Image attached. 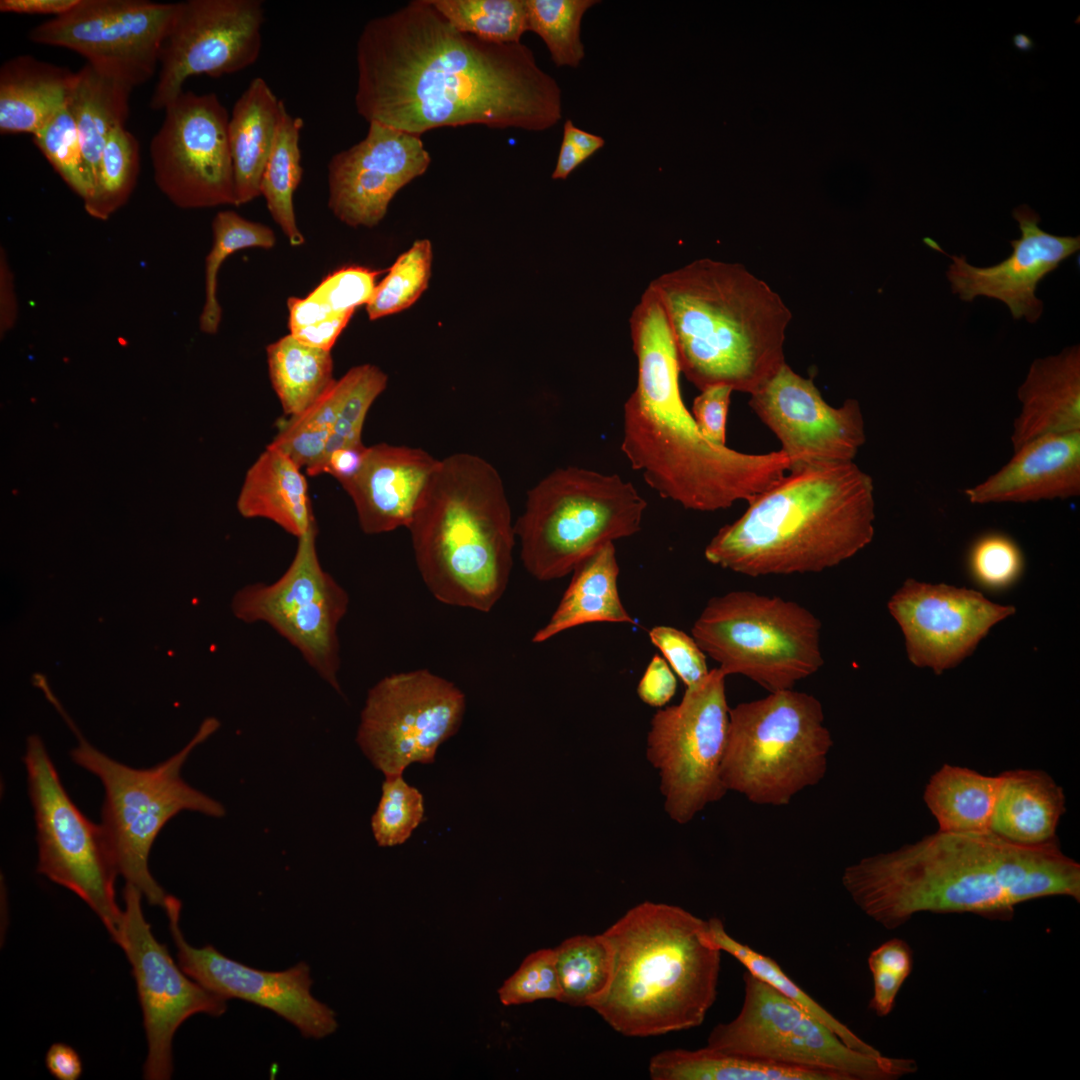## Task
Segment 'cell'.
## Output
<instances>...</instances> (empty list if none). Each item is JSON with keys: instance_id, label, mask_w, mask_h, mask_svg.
Here are the masks:
<instances>
[{"instance_id": "cell-58", "label": "cell", "mask_w": 1080, "mask_h": 1080, "mask_svg": "<svg viewBox=\"0 0 1080 1080\" xmlns=\"http://www.w3.org/2000/svg\"><path fill=\"white\" fill-rule=\"evenodd\" d=\"M287 305L289 310L290 332L341 315L334 312L326 303L312 296L310 293L305 298H289Z\"/></svg>"}, {"instance_id": "cell-64", "label": "cell", "mask_w": 1080, "mask_h": 1080, "mask_svg": "<svg viewBox=\"0 0 1080 1080\" xmlns=\"http://www.w3.org/2000/svg\"><path fill=\"white\" fill-rule=\"evenodd\" d=\"M1014 46L1021 51H1030L1034 47L1032 39L1022 33L1016 34L1013 37Z\"/></svg>"}, {"instance_id": "cell-41", "label": "cell", "mask_w": 1080, "mask_h": 1080, "mask_svg": "<svg viewBox=\"0 0 1080 1080\" xmlns=\"http://www.w3.org/2000/svg\"><path fill=\"white\" fill-rule=\"evenodd\" d=\"M352 379L349 370L303 412L280 418L269 446L289 456L300 468L310 469L323 456Z\"/></svg>"}, {"instance_id": "cell-31", "label": "cell", "mask_w": 1080, "mask_h": 1080, "mask_svg": "<svg viewBox=\"0 0 1080 1080\" xmlns=\"http://www.w3.org/2000/svg\"><path fill=\"white\" fill-rule=\"evenodd\" d=\"M236 505L244 518L270 520L297 539L317 525L301 468L269 445L247 470Z\"/></svg>"}, {"instance_id": "cell-42", "label": "cell", "mask_w": 1080, "mask_h": 1080, "mask_svg": "<svg viewBox=\"0 0 1080 1080\" xmlns=\"http://www.w3.org/2000/svg\"><path fill=\"white\" fill-rule=\"evenodd\" d=\"M275 242L274 232L262 223L247 220L231 210L215 215L212 220V245L205 258L204 304L199 317V327L203 333L215 334L221 323L217 277L225 259L241 249H270Z\"/></svg>"}, {"instance_id": "cell-23", "label": "cell", "mask_w": 1080, "mask_h": 1080, "mask_svg": "<svg viewBox=\"0 0 1080 1080\" xmlns=\"http://www.w3.org/2000/svg\"><path fill=\"white\" fill-rule=\"evenodd\" d=\"M888 610L903 633L909 661L936 674L959 665L994 625L1016 612L971 589L914 579L891 596Z\"/></svg>"}, {"instance_id": "cell-2", "label": "cell", "mask_w": 1080, "mask_h": 1080, "mask_svg": "<svg viewBox=\"0 0 1080 1080\" xmlns=\"http://www.w3.org/2000/svg\"><path fill=\"white\" fill-rule=\"evenodd\" d=\"M637 383L624 403L621 450L658 494L686 509L749 502L791 468L782 451L748 454L710 443L684 404L669 322L649 284L630 317Z\"/></svg>"}, {"instance_id": "cell-13", "label": "cell", "mask_w": 1080, "mask_h": 1080, "mask_svg": "<svg viewBox=\"0 0 1080 1080\" xmlns=\"http://www.w3.org/2000/svg\"><path fill=\"white\" fill-rule=\"evenodd\" d=\"M23 761L34 811L37 872L83 900L116 942L123 910L116 901L118 873L101 824L90 821L71 800L38 735L27 738Z\"/></svg>"}, {"instance_id": "cell-29", "label": "cell", "mask_w": 1080, "mask_h": 1080, "mask_svg": "<svg viewBox=\"0 0 1080 1080\" xmlns=\"http://www.w3.org/2000/svg\"><path fill=\"white\" fill-rule=\"evenodd\" d=\"M76 72L31 55L0 67V133L34 135L70 99Z\"/></svg>"}, {"instance_id": "cell-6", "label": "cell", "mask_w": 1080, "mask_h": 1080, "mask_svg": "<svg viewBox=\"0 0 1080 1080\" xmlns=\"http://www.w3.org/2000/svg\"><path fill=\"white\" fill-rule=\"evenodd\" d=\"M613 953L605 993L591 1005L615 1031L658 1036L700 1026L717 997L721 951L707 921L644 901L603 932Z\"/></svg>"}, {"instance_id": "cell-7", "label": "cell", "mask_w": 1080, "mask_h": 1080, "mask_svg": "<svg viewBox=\"0 0 1080 1080\" xmlns=\"http://www.w3.org/2000/svg\"><path fill=\"white\" fill-rule=\"evenodd\" d=\"M408 529L417 568L438 601L493 609L509 583L516 534L491 463L464 452L441 459Z\"/></svg>"}, {"instance_id": "cell-61", "label": "cell", "mask_w": 1080, "mask_h": 1080, "mask_svg": "<svg viewBox=\"0 0 1080 1080\" xmlns=\"http://www.w3.org/2000/svg\"><path fill=\"white\" fill-rule=\"evenodd\" d=\"M79 0H1L0 11L27 15H53L70 11Z\"/></svg>"}, {"instance_id": "cell-63", "label": "cell", "mask_w": 1080, "mask_h": 1080, "mask_svg": "<svg viewBox=\"0 0 1080 1080\" xmlns=\"http://www.w3.org/2000/svg\"><path fill=\"white\" fill-rule=\"evenodd\" d=\"M587 158L565 137L562 139L555 169L554 180H565Z\"/></svg>"}, {"instance_id": "cell-62", "label": "cell", "mask_w": 1080, "mask_h": 1080, "mask_svg": "<svg viewBox=\"0 0 1080 1080\" xmlns=\"http://www.w3.org/2000/svg\"><path fill=\"white\" fill-rule=\"evenodd\" d=\"M563 137L567 138L587 159L605 144L601 136L576 127L570 119L564 123Z\"/></svg>"}, {"instance_id": "cell-47", "label": "cell", "mask_w": 1080, "mask_h": 1080, "mask_svg": "<svg viewBox=\"0 0 1080 1080\" xmlns=\"http://www.w3.org/2000/svg\"><path fill=\"white\" fill-rule=\"evenodd\" d=\"M422 793L397 775L385 777L377 808L371 817L373 837L380 847L405 843L424 819Z\"/></svg>"}, {"instance_id": "cell-39", "label": "cell", "mask_w": 1080, "mask_h": 1080, "mask_svg": "<svg viewBox=\"0 0 1080 1080\" xmlns=\"http://www.w3.org/2000/svg\"><path fill=\"white\" fill-rule=\"evenodd\" d=\"M554 951L561 989L559 1002L590 1008L605 993L612 978L613 953L608 940L603 933L575 935Z\"/></svg>"}, {"instance_id": "cell-54", "label": "cell", "mask_w": 1080, "mask_h": 1080, "mask_svg": "<svg viewBox=\"0 0 1080 1080\" xmlns=\"http://www.w3.org/2000/svg\"><path fill=\"white\" fill-rule=\"evenodd\" d=\"M648 634L652 644L661 651L686 687L696 684L708 674L706 654L692 636L665 625L653 627Z\"/></svg>"}, {"instance_id": "cell-8", "label": "cell", "mask_w": 1080, "mask_h": 1080, "mask_svg": "<svg viewBox=\"0 0 1080 1080\" xmlns=\"http://www.w3.org/2000/svg\"><path fill=\"white\" fill-rule=\"evenodd\" d=\"M78 738L70 752L75 764L95 775L105 791L102 829L118 875L135 886L154 906L165 909L172 895L149 870V855L161 829L182 811L220 818L224 806L184 781L181 769L191 752L220 726L205 719L179 752L146 769L120 763L91 745L66 712L61 715Z\"/></svg>"}, {"instance_id": "cell-9", "label": "cell", "mask_w": 1080, "mask_h": 1080, "mask_svg": "<svg viewBox=\"0 0 1080 1080\" xmlns=\"http://www.w3.org/2000/svg\"><path fill=\"white\" fill-rule=\"evenodd\" d=\"M646 508L618 474L558 468L528 491L514 523L523 565L539 581L563 578L605 544L639 532Z\"/></svg>"}, {"instance_id": "cell-51", "label": "cell", "mask_w": 1080, "mask_h": 1080, "mask_svg": "<svg viewBox=\"0 0 1080 1080\" xmlns=\"http://www.w3.org/2000/svg\"><path fill=\"white\" fill-rule=\"evenodd\" d=\"M873 979L869 1008L879 1017L889 1015L897 995L913 967V953L904 940L890 939L875 948L868 957Z\"/></svg>"}, {"instance_id": "cell-50", "label": "cell", "mask_w": 1080, "mask_h": 1080, "mask_svg": "<svg viewBox=\"0 0 1080 1080\" xmlns=\"http://www.w3.org/2000/svg\"><path fill=\"white\" fill-rule=\"evenodd\" d=\"M350 371L352 379L349 389L319 462L336 448L362 442L361 434L367 413L386 388V374L374 365H359Z\"/></svg>"}, {"instance_id": "cell-60", "label": "cell", "mask_w": 1080, "mask_h": 1080, "mask_svg": "<svg viewBox=\"0 0 1080 1080\" xmlns=\"http://www.w3.org/2000/svg\"><path fill=\"white\" fill-rule=\"evenodd\" d=\"M45 1065L50 1074L58 1080H77L83 1065L77 1051L65 1043H54L47 1050Z\"/></svg>"}, {"instance_id": "cell-20", "label": "cell", "mask_w": 1080, "mask_h": 1080, "mask_svg": "<svg viewBox=\"0 0 1080 1080\" xmlns=\"http://www.w3.org/2000/svg\"><path fill=\"white\" fill-rule=\"evenodd\" d=\"M142 896L126 883L123 919L115 943L131 965L142 1009L148 1048L143 1077L168 1080L173 1073L172 1043L177 1029L195 1014L221 1016L227 1000L205 989L174 962L144 917Z\"/></svg>"}, {"instance_id": "cell-36", "label": "cell", "mask_w": 1080, "mask_h": 1080, "mask_svg": "<svg viewBox=\"0 0 1080 1080\" xmlns=\"http://www.w3.org/2000/svg\"><path fill=\"white\" fill-rule=\"evenodd\" d=\"M653 1080H835L824 1072L778 1065L708 1048L673 1049L655 1054Z\"/></svg>"}, {"instance_id": "cell-5", "label": "cell", "mask_w": 1080, "mask_h": 1080, "mask_svg": "<svg viewBox=\"0 0 1080 1080\" xmlns=\"http://www.w3.org/2000/svg\"><path fill=\"white\" fill-rule=\"evenodd\" d=\"M663 304L681 373L700 391L752 394L786 364L792 314L743 265L703 258L650 283Z\"/></svg>"}, {"instance_id": "cell-38", "label": "cell", "mask_w": 1080, "mask_h": 1080, "mask_svg": "<svg viewBox=\"0 0 1080 1080\" xmlns=\"http://www.w3.org/2000/svg\"><path fill=\"white\" fill-rule=\"evenodd\" d=\"M302 127L303 120L291 115L285 106L260 184V195L265 198L273 220L292 246L304 243L293 204L303 174L299 146Z\"/></svg>"}, {"instance_id": "cell-1", "label": "cell", "mask_w": 1080, "mask_h": 1080, "mask_svg": "<svg viewBox=\"0 0 1080 1080\" xmlns=\"http://www.w3.org/2000/svg\"><path fill=\"white\" fill-rule=\"evenodd\" d=\"M356 63L355 106L368 123L421 136L474 124L541 132L562 118L561 88L528 46L460 32L430 0L369 20Z\"/></svg>"}, {"instance_id": "cell-24", "label": "cell", "mask_w": 1080, "mask_h": 1080, "mask_svg": "<svg viewBox=\"0 0 1080 1080\" xmlns=\"http://www.w3.org/2000/svg\"><path fill=\"white\" fill-rule=\"evenodd\" d=\"M430 163L421 136L371 122L365 138L331 157L328 206L349 226L373 227L396 193Z\"/></svg>"}, {"instance_id": "cell-19", "label": "cell", "mask_w": 1080, "mask_h": 1080, "mask_svg": "<svg viewBox=\"0 0 1080 1080\" xmlns=\"http://www.w3.org/2000/svg\"><path fill=\"white\" fill-rule=\"evenodd\" d=\"M261 0H187L176 3L162 44L150 108L164 110L196 75L221 77L254 64L262 48Z\"/></svg>"}, {"instance_id": "cell-45", "label": "cell", "mask_w": 1080, "mask_h": 1080, "mask_svg": "<svg viewBox=\"0 0 1080 1080\" xmlns=\"http://www.w3.org/2000/svg\"><path fill=\"white\" fill-rule=\"evenodd\" d=\"M598 0H525L528 30L545 42L557 67L577 68L585 57L582 18Z\"/></svg>"}, {"instance_id": "cell-12", "label": "cell", "mask_w": 1080, "mask_h": 1080, "mask_svg": "<svg viewBox=\"0 0 1080 1080\" xmlns=\"http://www.w3.org/2000/svg\"><path fill=\"white\" fill-rule=\"evenodd\" d=\"M738 1015L716 1025L707 1047L778 1065L828 1073L836 1080H897L915 1060L857 1051L831 1029L750 972Z\"/></svg>"}, {"instance_id": "cell-21", "label": "cell", "mask_w": 1080, "mask_h": 1080, "mask_svg": "<svg viewBox=\"0 0 1080 1080\" xmlns=\"http://www.w3.org/2000/svg\"><path fill=\"white\" fill-rule=\"evenodd\" d=\"M749 406L778 438L791 469L853 461L866 441L856 399L829 405L813 381L787 363L750 395Z\"/></svg>"}, {"instance_id": "cell-46", "label": "cell", "mask_w": 1080, "mask_h": 1080, "mask_svg": "<svg viewBox=\"0 0 1080 1080\" xmlns=\"http://www.w3.org/2000/svg\"><path fill=\"white\" fill-rule=\"evenodd\" d=\"M432 246L429 240L416 241L400 255L385 278L376 285L366 305L369 319L375 320L409 308L425 291L431 276Z\"/></svg>"}, {"instance_id": "cell-37", "label": "cell", "mask_w": 1080, "mask_h": 1080, "mask_svg": "<svg viewBox=\"0 0 1080 1080\" xmlns=\"http://www.w3.org/2000/svg\"><path fill=\"white\" fill-rule=\"evenodd\" d=\"M266 352L271 384L285 416L306 410L336 381L331 352L290 334L268 345Z\"/></svg>"}, {"instance_id": "cell-11", "label": "cell", "mask_w": 1080, "mask_h": 1080, "mask_svg": "<svg viewBox=\"0 0 1080 1080\" xmlns=\"http://www.w3.org/2000/svg\"><path fill=\"white\" fill-rule=\"evenodd\" d=\"M821 622L799 603L737 590L711 598L691 633L727 675L769 692L794 689L824 663Z\"/></svg>"}, {"instance_id": "cell-35", "label": "cell", "mask_w": 1080, "mask_h": 1080, "mask_svg": "<svg viewBox=\"0 0 1080 1080\" xmlns=\"http://www.w3.org/2000/svg\"><path fill=\"white\" fill-rule=\"evenodd\" d=\"M1000 777L944 764L929 779L923 799L935 817L939 831L989 830Z\"/></svg>"}, {"instance_id": "cell-15", "label": "cell", "mask_w": 1080, "mask_h": 1080, "mask_svg": "<svg viewBox=\"0 0 1080 1080\" xmlns=\"http://www.w3.org/2000/svg\"><path fill=\"white\" fill-rule=\"evenodd\" d=\"M317 525L298 538L295 555L275 582L247 584L231 603L235 617L247 624L262 622L295 647L307 664L338 693L340 645L338 627L349 596L326 572L316 546Z\"/></svg>"}, {"instance_id": "cell-34", "label": "cell", "mask_w": 1080, "mask_h": 1080, "mask_svg": "<svg viewBox=\"0 0 1080 1080\" xmlns=\"http://www.w3.org/2000/svg\"><path fill=\"white\" fill-rule=\"evenodd\" d=\"M132 90L87 63L76 72L69 106L79 135L91 192L107 139L115 129L125 126Z\"/></svg>"}, {"instance_id": "cell-32", "label": "cell", "mask_w": 1080, "mask_h": 1080, "mask_svg": "<svg viewBox=\"0 0 1080 1080\" xmlns=\"http://www.w3.org/2000/svg\"><path fill=\"white\" fill-rule=\"evenodd\" d=\"M285 107L268 83L254 78L235 101L228 123L236 206L260 196L262 175Z\"/></svg>"}, {"instance_id": "cell-55", "label": "cell", "mask_w": 1080, "mask_h": 1080, "mask_svg": "<svg viewBox=\"0 0 1080 1080\" xmlns=\"http://www.w3.org/2000/svg\"><path fill=\"white\" fill-rule=\"evenodd\" d=\"M733 389L715 385L701 390L692 405V416L698 430L710 443L725 446L726 421Z\"/></svg>"}, {"instance_id": "cell-4", "label": "cell", "mask_w": 1080, "mask_h": 1080, "mask_svg": "<svg viewBox=\"0 0 1080 1080\" xmlns=\"http://www.w3.org/2000/svg\"><path fill=\"white\" fill-rule=\"evenodd\" d=\"M757 494L704 550L708 562L750 577L816 573L874 537L872 477L853 461L802 466Z\"/></svg>"}, {"instance_id": "cell-43", "label": "cell", "mask_w": 1080, "mask_h": 1080, "mask_svg": "<svg viewBox=\"0 0 1080 1080\" xmlns=\"http://www.w3.org/2000/svg\"><path fill=\"white\" fill-rule=\"evenodd\" d=\"M139 172V142L125 126L119 127L107 139L92 192L83 201L87 214L108 220L131 197Z\"/></svg>"}, {"instance_id": "cell-25", "label": "cell", "mask_w": 1080, "mask_h": 1080, "mask_svg": "<svg viewBox=\"0 0 1080 1080\" xmlns=\"http://www.w3.org/2000/svg\"><path fill=\"white\" fill-rule=\"evenodd\" d=\"M1012 215L1021 236L1010 241L1011 254L988 267H976L965 256L951 255L933 239L923 241L930 248L951 258L947 279L954 294L971 302L985 296L1007 305L1012 317L1030 323L1039 320L1044 304L1036 296L1039 283L1080 249L1079 236H1059L1039 227L1040 216L1026 204L1017 206Z\"/></svg>"}, {"instance_id": "cell-53", "label": "cell", "mask_w": 1080, "mask_h": 1080, "mask_svg": "<svg viewBox=\"0 0 1080 1080\" xmlns=\"http://www.w3.org/2000/svg\"><path fill=\"white\" fill-rule=\"evenodd\" d=\"M379 273L358 266L341 268L326 276L310 294L336 313H353L371 300Z\"/></svg>"}, {"instance_id": "cell-56", "label": "cell", "mask_w": 1080, "mask_h": 1080, "mask_svg": "<svg viewBox=\"0 0 1080 1080\" xmlns=\"http://www.w3.org/2000/svg\"><path fill=\"white\" fill-rule=\"evenodd\" d=\"M676 688L677 680L667 661L655 655L638 683L637 693L645 704L662 707L675 695Z\"/></svg>"}, {"instance_id": "cell-14", "label": "cell", "mask_w": 1080, "mask_h": 1080, "mask_svg": "<svg viewBox=\"0 0 1080 1080\" xmlns=\"http://www.w3.org/2000/svg\"><path fill=\"white\" fill-rule=\"evenodd\" d=\"M725 679L719 668L709 670L651 719L647 759L659 771L665 811L679 824L727 792L720 777L730 709Z\"/></svg>"}, {"instance_id": "cell-17", "label": "cell", "mask_w": 1080, "mask_h": 1080, "mask_svg": "<svg viewBox=\"0 0 1080 1080\" xmlns=\"http://www.w3.org/2000/svg\"><path fill=\"white\" fill-rule=\"evenodd\" d=\"M229 114L215 93L183 91L150 143L154 182L176 207L234 205Z\"/></svg>"}, {"instance_id": "cell-28", "label": "cell", "mask_w": 1080, "mask_h": 1080, "mask_svg": "<svg viewBox=\"0 0 1080 1080\" xmlns=\"http://www.w3.org/2000/svg\"><path fill=\"white\" fill-rule=\"evenodd\" d=\"M1021 409L1010 437L1013 450L1049 434L1080 431V347L1035 359L1018 388Z\"/></svg>"}, {"instance_id": "cell-57", "label": "cell", "mask_w": 1080, "mask_h": 1080, "mask_svg": "<svg viewBox=\"0 0 1080 1080\" xmlns=\"http://www.w3.org/2000/svg\"><path fill=\"white\" fill-rule=\"evenodd\" d=\"M368 447L359 442L346 445L331 451L317 465L307 470L310 476L329 474L333 476L343 487L349 484L361 470Z\"/></svg>"}, {"instance_id": "cell-49", "label": "cell", "mask_w": 1080, "mask_h": 1080, "mask_svg": "<svg viewBox=\"0 0 1080 1080\" xmlns=\"http://www.w3.org/2000/svg\"><path fill=\"white\" fill-rule=\"evenodd\" d=\"M967 567L971 578L982 588L1002 591L1018 582L1025 559L1018 543L1010 536L989 532L970 546Z\"/></svg>"}, {"instance_id": "cell-16", "label": "cell", "mask_w": 1080, "mask_h": 1080, "mask_svg": "<svg viewBox=\"0 0 1080 1080\" xmlns=\"http://www.w3.org/2000/svg\"><path fill=\"white\" fill-rule=\"evenodd\" d=\"M465 709V695L451 681L427 669L394 673L368 691L356 741L385 777L402 775L413 763L435 761Z\"/></svg>"}, {"instance_id": "cell-18", "label": "cell", "mask_w": 1080, "mask_h": 1080, "mask_svg": "<svg viewBox=\"0 0 1080 1080\" xmlns=\"http://www.w3.org/2000/svg\"><path fill=\"white\" fill-rule=\"evenodd\" d=\"M176 3L149 0H79L63 15L29 33L30 41L74 51L98 72L132 89L159 67Z\"/></svg>"}, {"instance_id": "cell-3", "label": "cell", "mask_w": 1080, "mask_h": 1080, "mask_svg": "<svg viewBox=\"0 0 1080 1080\" xmlns=\"http://www.w3.org/2000/svg\"><path fill=\"white\" fill-rule=\"evenodd\" d=\"M1050 871L1044 845L1024 846L990 830L927 835L847 866L842 885L868 917L896 929L914 915L970 913L1010 920L1036 899Z\"/></svg>"}, {"instance_id": "cell-26", "label": "cell", "mask_w": 1080, "mask_h": 1080, "mask_svg": "<svg viewBox=\"0 0 1080 1080\" xmlns=\"http://www.w3.org/2000/svg\"><path fill=\"white\" fill-rule=\"evenodd\" d=\"M439 461L421 448L369 446L361 470L343 487L362 531L375 535L408 528Z\"/></svg>"}, {"instance_id": "cell-59", "label": "cell", "mask_w": 1080, "mask_h": 1080, "mask_svg": "<svg viewBox=\"0 0 1080 1080\" xmlns=\"http://www.w3.org/2000/svg\"><path fill=\"white\" fill-rule=\"evenodd\" d=\"M18 302L14 276L3 247L0 252V334L5 336L16 324Z\"/></svg>"}, {"instance_id": "cell-52", "label": "cell", "mask_w": 1080, "mask_h": 1080, "mask_svg": "<svg viewBox=\"0 0 1080 1080\" xmlns=\"http://www.w3.org/2000/svg\"><path fill=\"white\" fill-rule=\"evenodd\" d=\"M561 995L554 949H539L529 954L519 968L498 989L500 1002L505 1006L521 1005Z\"/></svg>"}, {"instance_id": "cell-48", "label": "cell", "mask_w": 1080, "mask_h": 1080, "mask_svg": "<svg viewBox=\"0 0 1080 1080\" xmlns=\"http://www.w3.org/2000/svg\"><path fill=\"white\" fill-rule=\"evenodd\" d=\"M33 142L69 188L86 200L91 186L69 102L33 135Z\"/></svg>"}, {"instance_id": "cell-44", "label": "cell", "mask_w": 1080, "mask_h": 1080, "mask_svg": "<svg viewBox=\"0 0 1080 1080\" xmlns=\"http://www.w3.org/2000/svg\"><path fill=\"white\" fill-rule=\"evenodd\" d=\"M458 31L496 43H519L528 31L525 0H430Z\"/></svg>"}, {"instance_id": "cell-22", "label": "cell", "mask_w": 1080, "mask_h": 1080, "mask_svg": "<svg viewBox=\"0 0 1080 1080\" xmlns=\"http://www.w3.org/2000/svg\"><path fill=\"white\" fill-rule=\"evenodd\" d=\"M181 908V901L173 896L164 911L178 964L190 978L226 1000L240 999L274 1012L306 1038L322 1039L336 1031L335 1012L311 992L308 964L299 962L286 970L266 971L235 961L211 945L194 947L182 934Z\"/></svg>"}, {"instance_id": "cell-10", "label": "cell", "mask_w": 1080, "mask_h": 1080, "mask_svg": "<svg viewBox=\"0 0 1080 1080\" xmlns=\"http://www.w3.org/2000/svg\"><path fill=\"white\" fill-rule=\"evenodd\" d=\"M832 746L815 696L769 692L729 709L720 777L727 791L754 804L787 805L825 777Z\"/></svg>"}, {"instance_id": "cell-30", "label": "cell", "mask_w": 1080, "mask_h": 1080, "mask_svg": "<svg viewBox=\"0 0 1080 1080\" xmlns=\"http://www.w3.org/2000/svg\"><path fill=\"white\" fill-rule=\"evenodd\" d=\"M999 777L989 830L1024 846L1056 839L1058 823L1066 811L1062 787L1042 770H1008Z\"/></svg>"}, {"instance_id": "cell-40", "label": "cell", "mask_w": 1080, "mask_h": 1080, "mask_svg": "<svg viewBox=\"0 0 1080 1080\" xmlns=\"http://www.w3.org/2000/svg\"><path fill=\"white\" fill-rule=\"evenodd\" d=\"M707 931L710 941L721 952L730 954L746 968V971L776 989L825 1024L846 1045L864 1053H881L808 995L794 980L788 977L776 961L731 937L726 932L721 919L712 917L707 920Z\"/></svg>"}, {"instance_id": "cell-27", "label": "cell", "mask_w": 1080, "mask_h": 1080, "mask_svg": "<svg viewBox=\"0 0 1080 1080\" xmlns=\"http://www.w3.org/2000/svg\"><path fill=\"white\" fill-rule=\"evenodd\" d=\"M981 483L966 488L972 504L1027 503L1080 495V431L1028 441Z\"/></svg>"}, {"instance_id": "cell-33", "label": "cell", "mask_w": 1080, "mask_h": 1080, "mask_svg": "<svg viewBox=\"0 0 1080 1080\" xmlns=\"http://www.w3.org/2000/svg\"><path fill=\"white\" fill-rule=\"evenodd\" d=\"M618 576L615 546L607 543L572 571L558 606L532 641L542 643L565 630L590 623L635 624L621 602Z\"/></svg>"}]
</instances>
